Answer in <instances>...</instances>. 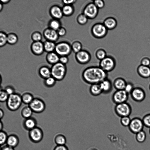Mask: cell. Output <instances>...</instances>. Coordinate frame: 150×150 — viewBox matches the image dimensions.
Wrapping results in <instances>:
<instances>
[{
	"label": "cell",
	"mask_w": 150,
	"mask_h": 150,
	"mask_svg": "<svg viewBox=\"0 0 150 150\" xmlns=\"http://www.w3.org/2000/svg\"><path fill=\"white\" fill-rule=\"evenodd\" d=\"M81 76L85 83L91 85L99 84L108 78V73L104 71L99 66H90L83 71Z\"/></svg>",
	"instance_id": "6da1fadb"
},
{
	"label": "cell",
	"mask_w": 150,
	"mask_h": 150,
	"mask_svg": "<svg viewBox=\"0 0 150 150\" xmlns=\"http://www.w3.org/2000/svg\"><path fill=\"white\" fill-rule=\"evenodd\" d=\"M50 69L51 76L56 81L63 80L66 75L67 68L66 65L59 62L52 65Z\"/></svg>",
	"instance_id": "7a4b0ae2"
},
{
	"label": "cell",
	"mask_w": 150,
	"mask_h": 150,
	"mask_svg": "<svg viewBox=\"0 0 150 150\" xmlns=\"http://www.w3.org/2000/svg\"><path fill=\"white\" fill-rule=\"evenodd\" d=\"M22 103L21 96L15 93L9 96L6 101V106L9 110L15 111L20 108Z\"/></svg>",
	"instance_id": "3957f363"
},
{
	"label": "cell",
	"mask_w": 150,
	"mask_h": 150,
	"mask_svg": "<svg viewBox=\"0 0 150 150\" xmlns=\"http://www.w3.org/2000/svg\"><path fill=\"white\" fill-rule=\"evenodd\" d=\"M114 110L117 116L122 117L129 116L132 112V109L130 104L126 102L116 104Z\"/></svg>",
	"instance_id": "277c9868"
},
{
	"label": "cell",
	"mask_w": 150,
	"mask_h": 150,
	"mask_svg": "<svg viewBox=\"0 0 150 150\" xmlns=\"http://www.w3.org/2000/svg\"><path fill=\"white\" fill-rule=\"evenodd\" d=\"M129 94L124 90H116L112 96V102L116 104L126 102L128 98Z\"/></svg>",
	"instance_id": "5b68a950"
},
{
	"label": "cell",
	"mask_w": 150,
	"mask_h": 150,
	"mask_svg": "<svg viewBox=\"0 0 150 150\" xmlns=\"http://www.w3.org/2000/svg\"><path fill=\"white\" fill-rule=\"evenodd\" d=\"M116 62L112 58L106 57L100 60L99 67L106 72L108 73L113 71L115 68Z\"/></svg>",
	"instance_id": "8992f818"
},
{
	"label": "cell",
	"mask_w": 150,
	"mask_h": 150,
	"mask_svg": "<svg viewBox=\"0 0 150 150\" xmlns=\"http://www.w3.org/2000/svg\"><path fill=\"white\" fill-rule=\"evenodd\" d=\"M71 49V47L68 43L61 42L56 44L55 51L59 56H67L70 53Z\"/></svg>",
	"instance_id": "52a82bcc"
},
{
	"label": "cell",
	"mask_w": 150,
	"mask_h": 150,
	"mask_svg": "<svg viewBox=\"0 0 150 150\" xmlns=\"http://www.w3.org/2000/svg\"><path fill=\"white\" fill-rule=\"evenodd\" d=\"M33 112L40 113L43 112L45 108V104L42 99L34 98L32 102L29 105Z\"/></svg>",
	"instance_id": "ba28073f"
},
{
	"label": "cell",
	"mask_w": 150,
	"mask_h": 150,
	"mask_svg": "<svg viewBox=\"0 0 150 150\" xmlns=\"http://www.w3.org/2000/svg\"><path fill=\"white\" fill-rule=\"evenodd\" d=\"M144 126L142 120L139 118L136 117L131 120L128 127L131 131L137 134L142 130Z\"/></svg>",
	"instance_id": "9c48e42d"
},
{
	"label": "cell",
	"mask_w": 150,
	"mask_h": 150,
	"mask_svg": "<svg viewBox=\"0 0 150 150\" xmlns=\"http://www.w3.org/2000/svg\"><path fill=\"white\" fill-rule=\"evenodd\" d=\"M132 99L137 102H141L145 99L146 93L144 90L139 87H134L130 94Z\"/></svg>",
	"instance_id": "30bf717a"
},
{
	"label": "cell",
	"mask_w": 150,
	"mask_h": 150,
	"mask_svg": "<svg viewBox=\"0 0 150 150\" xmlns=\"http://www.w3.org/2000/svg\"><path fill=\"white\" fill-rule=\"evenodd\" d=\"M43 135L42 130L37 127L29 131V133L30 139L34 143L40 142L42 139Z\"/></svg>",
	"instance_id": "8fae6325"
},
{
	"label": "cell",
	"mask_w": 150,
	"mask_h": 150,
	"mask_svg": "<svg viewBox=\"0 0 150 150\" xmlns=\"http://www.w3.org/2000/svg\"><path fill=\"white\" fill-rule=\"evenodd\" d=\"M107 29L104 24L98 23L93 26L92 31L95 36L96 38H101L106 35Z\"/></svg>",
	"instance_id": "7c38bea8"
},
{
	"label": "cell",
	"mask_w": 150,
	"mask_h": 150,
	"mask_svg": "<svg viewBox=\"0 0 150 150\" xmlns=\"http://www.w3.org/2000/svg\"><path fill=\"white\" fill-rule=\"evenodd\" d=\"M98 8L93 3H90L85 8L83 14L88 18H93L96 16L98 13Z\"/></svg>",
	"instance_id": "4fadbf2b"
},
{
	"label": "cell",
	"mask_w": 150,
	"mask_h": 150,
	"mask_svg": "<svg viewBox=\"0 0 150 150\" xmlns=\"http://www.w3.org/2000/svg\"><path fill=\"white\" fill-rule=\"evenodd\" d=\"M43 35L47 40L54 42L57 40L59 36L57 31L50 28H47L44 30Z\"/></svg>",
	"instance_id": "5bb4252c"
},
{
	"label": "cell",
	"mask_w": 150,
	"mask_h": 150,
	"mask_svg": "<svg viewBox=\"0 0 150 150\" xmlns=\"http://www.w3.org/2000/svg\"><path fill=\"white\" fill-rule=\"evenodd\" d=\"M99 84L102 93L108 94L112 91L113 87V83L111 80L108 78L104 79Z\"/></svg>",
	"instance_id": "9a60e30c"
},
{
	"label": "cell",
	"mask_w": 150,
	"mask_h": 150,
	"mask_svg": "<svg viewBox=\"0 0 150 150\" xmlns=\"http://www.w3.org/2000/svg\"><path fill=\"white\" fill-rule=\"evenodd\" d=\"M90 56L86 51L81 50L76 53V59L78 62L81 64H85L88 63L90 59Z\"/></svg>",
	"instance_id": "2e32d148"
},
{
	"label": "cell",
	"mask_w": 150,
	"mask_h": 150,
	"mask_svg": "<svg viewBox=\"0 0 150 150\" xmlns=\"http://www.w3.org/2000/svg\"><path fill=\"white\" fill-rule=\"evenodd\" d=\"M31 49L34 54L37 55H40L45 51L44 44L41 41L34 42L31 45Z\"/></svg>",
	"instance_id": "e0dca14e"
},
{
	"label": "cell",
	"mask_w": 150,
	"mask_h": 150,
	"mask_svg": "<svg viewBox=\"0 0 150 150\" xmlns=\"http://www.w3.org/2000/svg\"><path fill=\"white\" fill-rule=\"evenodd\" d=\"M138 74L141 77L147 79L150 78V67L140 64L137 68Z\"/></svg>",
	"instance_id": "ac0fdd59"
},
{
	"label": "cell",
	"mask_w": 150,
	"mask_h": 150,
	"mask_svg": "<svg viewBox=\"0 0 150 150\" xmlns=\"http://www.w3.org/2000/svg\"><path fill=\"white\" fill-rule=\"evenodd\" d=\"M50 12L51 16L57 20L61 18L63 15L62 9L57 5L52 6L50 9Z\"/></svg>",
	"instance_id": "d6986e66"
},
{
	"label": "cell",
	"mask_w": 150,
	"mask_h": 150,
	"mask_svg": "<svg viewBox=\"0 0 150 150\" xmlns=\"http://www.w3.org/2000/svg\"><path fill=\"white\" fill-rule=\"evenodd\" d=\"M127 82L125 79L121 77H118L114 80L113 87L116 90H124Z\"/></svg>",
	"instance_id": "ffe728a7"
},
{
	"label": "cell",
	"mask_w": 150,
	"mask_h": 150,
	"mask_svg": "<svg viewBox=\"0 0 150 150\" xmlns=\"http://www.w3.org/2000/svg\"><path fill=\"white\" fill-rule=\"evenodd\" d=\"M36 125L37 121L36 120L32 117L26 119L23 123L25 129L29 131L36 127Z\"/></svg>",
	"instance_id": "44dd1931"
},
{
	"label": "cell",
	"mask_w": 150,
	"mask_h": 150,
	"mask_svg": "<svg viewBox=\"0 0 150 150\" xmlns=\"http://www.w3.org/2000/svg\"><path fill=\"white\" fill-rule=\"evenodd\" d=\"M59 56L54 52L48 53L46 56L47 62L52 65L59 62Z\"/></svg>",
	"instance_id": "7402d4cb"
},
{
	"label": "cell",
	"mask_w": 150,
	"mask_h": 150,
	"mask_svg": "<svg viewBox=\"0 0 150 150\" xmlns=\"http://www.w3.org/2000/svg\"><path fill=\"white\" fill-rule=\"evenodd\" d=\"M38 72L40 76L45 79L51 76V69L46 66L40 67Z\"/></svg>",
	"instance_id": "603a6c76"
},
{
	"label": "cell",
	"mask_w": 150,
	"mask_h": 150,
	"mask_svg": "<svg viewBox=\"0 0 150 150\" xmlns=\"http://www.w3.org/2000/svg\"><path fill=\"white\" fill-rule=\"evenodd\" d=\"M89 91L92 96H96L102 93L99 84H94L90 85Z\"/></svg>",
	"instance_id": "cb8c5ba5"
},
{
	"label": "cell",
	"mask_w": 150,
	"mask_h": 150,
	"mask_svg": "<svg viewBox=\"0 0 150 150\" xmlns=\"http://www.w3.org/2000/svg\"><path fill=\"white\" fill-rule=\"evenodd\" d=\"M19 140L16 135L11 134L8 136L6 141L7 145L12 148H14L18 144Z\"/></svg>",
	"instance_id": "d4e9b609"
},
{
	"label": "cell",
	"mask_w": 150,
	"mask_h": 150,
	"mask_svg": "<svg viewBox=\"0 0 150 150\" xmlns=\"http://www.w3.org/2000/svg\"><path fill=\"white\" fill-rule=\"evenodd\" d=\"M43 44L44 50L46 52L50 53L55 50L56 44L54 42L46 40Z\"/></svg>",
	"instance_id": "484cf974"
},
{
	"label": "cell",
	"mask_w": 150,
	"mask_h": 150,
	"mask_svg": "<svg viewBox=\"0 0 150 150\" xmlns=\"http://www.w3.org/2000/svg\"><path fill=\"white\" fill-rule=\"evenodd\" d=\"M104 25L107 28L111 29L116 27L117 25V22L115 19L109 18L105 20Z\"/></svg>",
	"instance_id": "4316f807"
},
{
	"label": "cell",
	"mask_w": 150,
	"mask_h": 150,
	"mask_svg": "<svg viewBox=\"0 0 150 150\" xmlns=\"http://www.w3.org/2000/svg\"><path fill=\"white\" fill-rule=\"evenodd\" d=\"M22 102L26 104L29 105L33 101L34 98L30 93L27 92L23 93L21 96Z\"/></svg>",
	"instance_id": "83f0119b"
},
{
	"label": "cell",
	"mask_w": 150,
	"mask_h": 150,
	"mask_svg": "<svg viewBox=\"0 0 150 150\" xmlns=\"http://www.w3.org/2000/svg\"><path fill=\"white\" fill-rule=\"evenodd\" d=\"M33 112L28 106L24 107L22 109L21 113L22 116L26 119L31 117Z\"/></svg>",
	"instance_id": "f1b7e54d"
},
{
	"label": "cell",
	"mask_w": 150,
	"mask_h": 150,
	"mask_svg": "<svg viewBox=\"0 0 150 150\" xmlns=\"http://www.w3.org/2000/svg\"><path fill=\"white\" fill-rule=\"evenodd\" d=\"M54 141L57 145H65L66 142V139L64 135L59 134L55 137Z\"/></svg>",
	"instance_id": "f546056e"
},
{
	"label": "cell",
	"mask_w": 150,
	"mask_h": 150,
	"mask_svg": "<svg viewBox=\"0 0 150 150\" xmlns=\"http://www.w3.org/2000/svg\"><path fill=\"white\" fill-rule=\"evenodd\" d=\"M18 41V37L15 33H11L7 35V43L11 45L16 44Z\"/></svg>",
	"instance_id": "4dcf8cb0"
},
{
	"label": "cell",
	"mask_w": 150,
	"mask_h": 150,
	"mask_svg": "<svg viewBox=\"0 0 150 150\" xmlns=\"http://www.w3.org/2000/svg\"><path fill=\"white\" fill-rule=\"evenodd\" d=\"M49 28L57 31L61 27L60 24L58 20L53 19L51 20L49 23Z\"/></svg>",
	"instance_id": "1f68e13d"
},
{
	"label": "cell",
	"mask_w": 150,
	"mask_h": 150,
	"mask_svg": "<svg viewBox=\"0 0 150 150\" xmlns=\"http://www.w3.org/2000/svg\"><path fill=\"white\" fill-rule=\"evenodd\" d=\"M62 9L63 15L66 16L71 15L74 11L73 7L71 5H65Z\"/></svg>",
	"instance_id": "d6a6232c"
},
{
	"label": "cell",
	"mask_w": 150,
	"mask_h": 150,
	"mask_svg": "<svg viewBox=\"0 0 150 150\" xmlns=\"http://www.w3.org/2000/svg\"><path fill=\"white\" fill-rule=\"evenodd\" d=\"M56 80L52 76L45 79L44 83L45 85L49 87H51L54 85L56 83Z\"/></svg>",
	"instance_id": "836d02e7"
},
{
	"label": "cell",
	"mask_w": 150,
	"mask_h": 150,
	"mask_svg": "<svg viewBox=\"0 0 150 150\" xmlns=\"http://www.w3.org/2000/svg\"><path fill=\"white\" fill-rule=\"evenodd\" d=\"M0 46H4L7 43V35L5 33L1 31L0 33Z\"/></svg>",
	"instance_id": "e575fe53"
},
{
	"label": "cell",
	"mask_w": 150,
	"mask_h": 150,
	"mask_svg": "<svg viewBox=\"0 0 150 150\" xmlns=\"http://www.w3.org/2000/svg\"><path fill=\"white\" fill-rule=\"evenodd\" d=\"M146 138V134L142 130L137 133L136 139L138 142H142L145 140Z\"/></svg>",
	"instance_id": "d590c367"
},
{
	"label": "cell",
	"mask_w": 150,
	"mask_h": 150,
	"mask_svg": "<svg viewBox=\"0 0 150 150\" xmlns=\"http://www.w3.org/2000/svg\"><path fill=\"white\" fill-rule=\"evenodd\" d=\"M0 136V143L2 145L6 143L8 136L6 133L2 130L1 131Z\"/></svg>",
	"instance_id": "8d00e7d4"
},
{
	"label": "cell",
	"mask_w": 150,
	"mask_h": 150,
	"mask_svg": "<svg viewBox=\"0 0 150 150\" xmlns=\"http://www.w3.org/2000/svg\"><path fill=\"white\" fill-rule=\"evenodd\" d=\"M131 120L129 116H125L121 117L120 122L121 125L124 127L129 126Z\"/></svg>",
	"instance_id": "74e56055"
},
{
	"label": "cell",
	"mask_w": 150,
	"mask_h": 150,
	"mask_svg": "<svg viewBox=\"0 0 150 150\" xmlns=\"http://www.w3.org/2000/svg\"><path fill=\"white\" fill-rule=\"evenodd\" d=\"M82 45L81 43L79 42H75L72 45L71 48L73 51L77 53L81 50Z\"/></svg>",
	"instance_id": "f35d334b"
},
{
	"label": "cell",
	"mask_w": 150,
	"mask_h": 150,
	"mask_svg": "<svg viewBox=\"0 0 150 150\" xmlns=\"http://www.w3.org/2000/svg\"><path fill=\"white\" fill-rule=\"evenodd\" d=\"M31 38L34 42L40 41L42 39V35L40 33L35 32L32 34Z\"/></svg>",
	"instance_id": "ab89813d"
},
{
	"label": "cell",
	"mask_w": 150,
	"mask_h": 150,
	"mask_svg": "<svg viewBox=\"0 0 150 150\" xmlns=\"http://www.w3.org/2000/svg\"><path fill=\"white\" fill-rule=\"evenodd\" d=\"M9 95L4 90H1L0 93V101L1 102H6Z\"/></svg>",
	"instance_id": "60d3db41"
},
{
	"label": "cell",
	"mask_w": 150,
	"mask_h": 150,
	"mask_svg": "<svg viewBox=\"0 0 150 150\" xmlns=\"http://www.w3.org/2000/svg\"><path fill=\"white\" fill-rule=\"evenodd\" d=\"M142 120L144 125L150 128V113L146 115Z\"/></svg>",
	"instance_id": "b9f144b4"
},
{
	"label": "cell",
	"mask_w": 150,
	"mask_h": 150,
	"mask_svg": "<svg viewBox=\"0 0 150 150\" xmlns=\"http://www.w3.org/2000/svg\"><path fill=\"white\" fill-rule=\"evenodd\" d=\"M88 18L84 14H81L78 16L77 21L80 24L83 25L87 23Z\"/></svg>",
	"instance_id": "7bdbcfd3"
},
{
	"label": "cell",
	"mask_w": 150,
	"mask_h": 150,
	"mask_svg": "<svg viewBox=\"0 0 150 150\" xmlns=\"http://www.w3.org/2000/svg\"><path fill=\"white\" fill-rule=\"evenodd\" d=\"M133 84L131 82H127L124 90L128 94H130L134 88Z\"/></svg>",
	"instance_id": "ee69618b"
},
{
	"label": "cell",
	"mask_w": 150,
	"mask_h": 150,
	"mask_svg": "<svg viewBox=\"0 0 150 150\" xmlns=\"http://www.w3.org/2000/svg\"><path fill=\"white\" fill-rule=\"evenodd\" d=\"M106 55L105 52L103 50H99L96 52V57L98 59L100 60L106 57Z\"/></svg>",
	"instance_id": "f6af8a7d"
},
{
	"label": "cell",
	"mask_w": 150,
	"mask_h": 150,
	"mask_svg": "<svg viewBox=\"0 0 150 150\" xmlns=\"http://www.w3.org/2000/svg\"><path fill=\"white\" fill-rule=\"evenodd\" d=\"M141 64L146 66H149L150 65V59L147 57L143 58L141 61Z\"/></svg>",
	"instance_id": "bcb514c9"
},
{
	"label": "cell",
	"mask_w": 150,
	"mask_h": 150,
	"mask_svg": "<svg viewBox=\"0 0 150 150\" xmlns=\"http://www.w3.org/2000/svg\"><path fill=\"white\" fill-rule=\"evenodd\" d=\"M4 90L9 96L15 93L14 89L10 86H6Z\"/></svg>",
	"instance_id": "7dc6e473"
},
{
	"label": "cell",
	"mask_w": 150,
	"mask_h": 150,
	"mask_svg": "<svg viewBox=\"0 0 150 150\" xmlns=\"http://www.w3.org/2000/svg\"><path fill=\"white\" fill-rule=\"evenodd\" d=\"M93 3L98 8H102L104 6V1L101 0H96L94 1Z\"/></svg>",
	"instance_id": "c3c4849f"
},
{
	"label": "cell",
	"mask_w": 150,
	"mask_h": 150,
	"mask_svg": "<svg viewBox=\"0 0 150 150\" xmlns=\"http://www.w3.org/2000/svg\"><path fill=\"white\" fill-rule=\"evenodd\" d=\"M68 61L69 59L67 56H61L59 58V62L63 64L66 65L68 63Z\"/></svg>",
	"instance_id": "681fc988"
},
{
	"label": "cell",
	"mask_w": 150,
	"mask_h": 150,
	"mask_svg": "<svg viewBox=\"0 0 150 150\" xmlns=\"http://www.w3.org/2000/svg\"><path fill=\"white\" fill-rule=\"evenodd\" d=\"M58 34L59 36H63L66 34V29L63 27H60L57 31Z\"/></svg>",
	"instance_id": "f907efd6"
},
{
	"label": "cell",
	"mask_w": 150,
	"mask_h": 150,
	"mask_svg": "<svg viewBox=\"0 0 150 150\" xmlns=\"http://www.w3.org/2000/svg\"><path fill=\"white\" fill-rule=\"evenodd\" d=\"M54 150H69V149L65 145H57L54 148Z\"/></svg>",
	"instance_id": "816d5d0a"
},
{
	"label": "cell",
	"mask_w": 150,
	"mask_h": 150,
	"mask_svg": "<svg viewBox=\"0 0 150 150\" xmlns=\"http://www.w3.org/2000/svg\"><path fill=\"white\" fill-rule=\"evenodd\" d=\"M1 150H14V148L8 146V145L3 146Z\"/></svg>",
	"instance_id": "f5cc1de1"
},
{
	"label": "cell",
	"mask_w": 150,
	"mask_h": 150,
	"mask_svg": "<svg viewBox=\"0 0 150 150\" xmlns=\"http://www.w3.org/2000/svg\"><path fill=\"white\" fill-rule=\"evenodd\" d=\"M63 3L65 4V5H70L71 4H73L76 1L74 0H63Z\"/></svg>",
	"instance_id": "db71d44e"
},
{
	"label": "cell",
	"mask_w": 150,
	"mask_h": 150,
	"mask_svg": "<svg viewBox=\"0 0 150 150\" xmlns=\"http://www.w3.org/2000/svg\"><path fill=\"white\" fill-rule=\"evenodd\" d=\"M0 117L1 119L2 118L4 115V113L3 110L1 109L0 110Z\"/></svg>",
	"instance_id": "11a10c76"
},
{
	"label": "cell",
	"mask_w": 150,
	"mask_h": 150,
	"mask_svg": "<svg viewBox=\"0 0 150 150\" xmlns=\"http://www.w3.org/2000/svg\"><path fill=\"white\" fill-rule=\"evenodd\" d=\"M10 1L9 0H1V1L2 2V4H6L8 3Z\"/></svg>",
	"instance_id": "9f6ffc18"
},
{
	"label": "cell",
	"mask_w": 150,
	"mask_h": 150,
	"mask_svg": "<svg viewBox=\"0 0 150 150\" xmlns=\"http://www.w3.org/2000/svg\"><path fill=\"white\" fill-rule=\"evenodd\" d=\"M0 129L1 131L2 129L3 128V125L2 122L1 121L0 122Z\"/></svg>",
	"instance_id": "6f0895ef"
},
{
	"label": "cell",
	"mask_w": 150,
	"mask_h": 150,
	"mask_svg": "<svg viewBox=\"0 0 150 150\" xmlns=\"http://www.w3.org/2000/svg\"><path fill=\"white\" fill-rule=\"evenodd\" d=\"M3 8V6L2 4L1 3H0V11H1V10Z\"/></svg>",
	"instance_id": "680465c9"
},
{
	"label": "cell",
	"mask_w": 150,
	"mask_h": 150,
	"mask_svg": "<svg viewBox=\"0 0 150 150\" xmlns=\"http://www.w3.org/2000/svg\"><path fill=\"white\" fill-rule=\"evenodd\" d=\"M149 90L150 91V83L149 84Z\"/></svg>",
	"instance_id": "91938a15"
},
{
	"label": "cell",
	"mask_w": 150,
	"mask_h": 150,
	"mask_svg": "<svg viewBox=\"0 0 150 150\" xmlns=\"http://www.w3.org/2000/svg\"><path fill=\"white\" fill-rule=\"evenodd\" d=\"M91 150H97L95 149H91Z\"/></svg>",
	"instance_id": "94428289"
},
{
	"label": "cell",
	"mask_w": 150,
	"mask_h": 150,
	"mask_svg": "<svg viewBox=\"0 0 150 150\" xmlns=\"http://www.w3.org/2000/svg\"><path fill=\"white\" fill-rule=\"evenodd\" d=\"M149 132H150V131H149Z\"/></svg>",
	"instance_id": "6125c7cd"
}]
</instances>
